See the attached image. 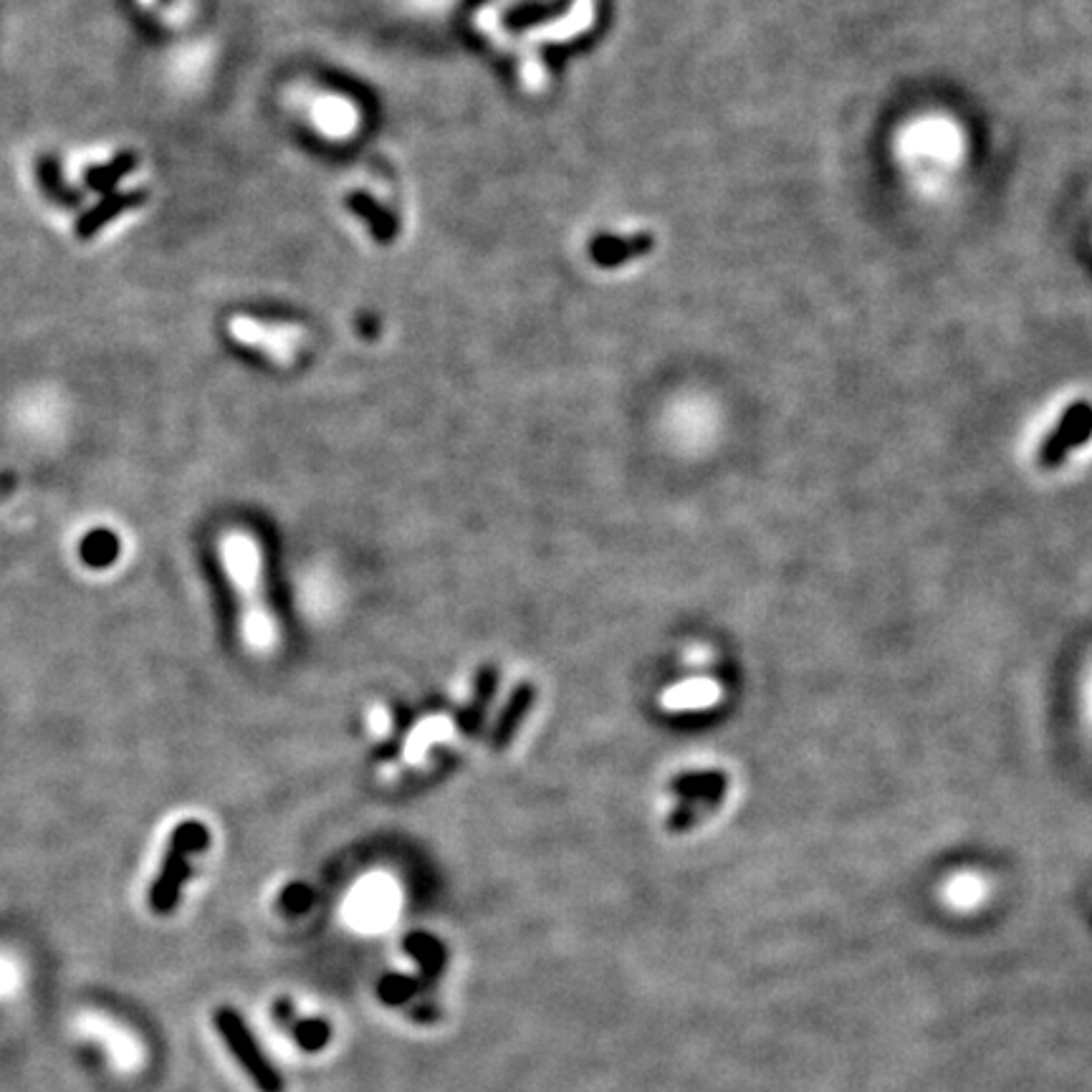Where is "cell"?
<instances>
[{
  "instance_id": "3",
  "label": "cell",
  "mask_w": 1092,
  "mask_h": 1092,
  "mask_svg": "<svg viewBox=\"0 0 1092 1092\" xmlns=\"http://www.w3.org/2000/svg\"><path fill=\"white\" fill-rule=\"evenodd\" d=\"M215 1027L221 1032L223 1042L228 1044V1050L233 1052V1058L239 1060L241 1068L245 1070V1075L253 1080L261 1092H281V1078L279 1072L273 1070V1064L263 1058V1052L259 1050L256 1040H253L249 1027H245L243 1019L233 1012V1009L221 1007L215 1012Z\"/></svg>"
},
{
  "instance_id": "7",
  "label": "cell",
  "mask_w": 1092,
  "mask_h": 1092,
  "mask_svg": "<svg viewBox=\"0 0 1092 1092\" xmlns=\"http://www.w3.org/2000/svg\"><path fill=\"white\" fill-rule=\"evenodd\" d=\"M721 700V688H718L716 680H688L680 683V686L670 688L668 694H663L660 704L666 711H700V708H711L714 704Z\"/></svg>"
},
{
  "instance_id": "9",
  "label": "cell",
  "mask_w": 1092,
  "mask_h": 1092,
  "mask_svg": "<svg viewBox=\"0 0 1092 1092\" xmlns=\"http://www.w3.org/2000/svg\"><path fill=\"white\" fill-rule=\"evenodd\" d=\"M532 698H534L532 686H518V690L512 696V704H508V708H506V714L501 716V721H498L496 739H494L496 746H504V744L512 741L516 726L522 724V718L526 716V711H529Z\"/></svg>"
},
{
  "instance_id": "6",
  "label": "cell",
  "mask_w": 1092,
  "mask_h": 1092,
  "mask_svg": "<svg viewBox=\"0 0 1092 1092\" xmlns=\"http://www.w3.org/2000/svg\"><path fill=\"white\" fill-rule=\"evenodd\" d=\"M941 898L949 908L959 910V913H969L989 898V880L981 872H959V876L943 882Z\"/></svg>"
},
{
  "instance_id": "2",
  "label": "cell",
  "mask_w": 1092,
  "mask_h": 1092,
  "mask_svg": "<svg viewBox=\"0 0 1092 1092\" xmlns=\"http://www.w3.org/2000/svg\"><path fill=\"white\" fill-rule=\"evenodd\" d=\"M726 791L728 777L724 771L704 769L683 774V777L673 781V795L678 797V805L673 807L668 827L673 832L690 830V827L711 815L724 802Z\"/></svg>"
},
{
  "instance_id": "8",
  "label": "cell",
  "mask_w": 1092,
  "mask_h": 1092,
  "mask_svg": "<svg viewBox=\"0 0 1092 1092\" xmlns=\"http://www.w3.org/2000/svg\"><path fill=\"white\" fill-rule=\"evenodd\" d=\"M451 734H453V724L448 718H433V721H425L413 736H410V741L405 746V759L410 764L423 761L427 749H433L438 741H445Z\"/></svg>"
},
{
  "instance_id": "10",
  "label": "cell",
  "mask_w": 1092,
  "mask_h": 1092,
  "mask_svg": "<svg viewBox=\"0 0 1092 1092\" xmlns=\"http://www.w3.org/2000/svg\"><path fill=\"white\" fill-rule=\"evenodd\" d=\"M387 898H390V890H385V886L362 890L357 908H360V916L364 918V923H380L382 918H385V910L390 908Z\"/></svg>"
},
{
  "instance_id": "4",
  "label": "cell",
  "mask_w": 1092,
  "mask_h": 1092,
  "mask_svg": "<svg viewBox=\"0 0 1092 1092\" xmlns=\"http://www.w3.org/2000/svg\"><path fill=\"white\" fill-rule=\"evenodd\" d=\"M208 845V830L203 825H182L175 832V840L170 845L165 868H162L158 882L152 888V908L158 913H170L178 903L180 886L188 878V858L193 852H200Z\"/></svg>"
},
{
  "instance_id": "12",
  "label": "cell",
  "mask_w": 1092,
  "mask_h": 1092,
  "mask_svg": "<svg viewBox=\"0 0 1092 1092\" xmlns=\"http://www.w3.org/2000/svg\"><path fill=\"white\" fill-rule=\"evenodd\" d=\"M1088 708H1090V716H1092V676L1088 683Z\"/></svg>"
},
{
  "instance_id": "11",
  "label": "cell",
  "mask_w": 1092,
  "mask_h": 1092,
  "mask_svg": "<svg viewBox=\"0 0 1092 1092\" xmlns=\"http://www.w3.org/2000/svg\"><path fill=\"white\" fill-rule=\"evenodd\" d=\"M370 718H372V726H375L377 734L387 731V714L385 711H372Z\"/></svg>"
},
{
  "instance_id": "1",
  "label": "cell",
  "mask_w": 1092,
  "mask_h": 1092,
  "mask_svg": "<svg viewBox=\"0 0 1092 1092\" xmlns=\"http://www.w3.org/2000/svg\"><path fill=\"white\" fill-rule=\"evenodd\" d=\"M228 575L243 599V633L253 650L269 653L276 645V625L271 620L266 599L261 595V557L256 542L245 534H231L223 546Z\"/></svg>"
},
{
  "instance_id": "5",
  "label": "cell",
  "mask_w": 1092,
  "mask_h": 1092,
  "mask_svg": "<svg viewBox=\"0 0 1092 1092\" xmlns=\"http://www.w3.org/2000/svg\"><path fill=\"white\" fill-rule=\"evenodd\" d=\"M1092 438V403L1078 400L1072 403L1054 431L1046 435L1040 448V463L1044 468H1058L1068 455Z\"/></svg>"
}]
</instances>
